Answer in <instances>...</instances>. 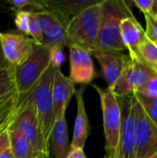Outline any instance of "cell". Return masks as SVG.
Segmentation results:
<instances>
[{"instance_id": "7c38bea8", "label": "cell", "mask_w": 157, "mask_h": 158, "mask_svg": "<svg viewBox=\"0 0 157 158\" xmlns=\"http://www.w3.org/2000/svg\"><path fill=\"white\" fill-rule=\"evenodd\" d=\"M93 56L102 68L108 89L113 90L130 61V56L118 52H95Z\"/></svg>"}, {"instance_id": "ab89813d", "label": "cell", "mask_w": 157, "mask_h": 158, "mask_svg": "<svg viewBox=\"0 0 157 158\" xmlns=\"http://www.w3.org/2000/svg\"><path fill=\"white\" fill-rule=\"evenodd\" d=\"M105 158H118L117 156H105Z\"/></svg>"}, {"instance_id": "30bf717a", "label": "cell", "mask_w": 157, "mask_h": 158, "mask_svg": "<svg viewBox=\"0 0 157 158\" xmlns=\"http://www.w3.org/2000/svg\"><path fill=\"white\" fill-rule=\"evenodd\" d=\"M136 148L135 96L131 94L125 105L118 158H134Z\"/></svg>"}, {"instance_id": "cb8c5ba5", "label": "cell", "mask_w": 157, "mask_h": 158, "mask_svg": "<svg viewBox=\"0 0 157 158\" xmlns=\"http://www.w3.org/2000/svg\"><path fill=\"white\" fill-rule=\"evenodd\" d=\"M34 17L36 18L43 32L47 31L58 19V15L49 11V10H44V11H39V12H32Z\"/></svg>"}, {"instance_id": "f35d334b", "label": "cell", "mask_w": 157, "mask_h": 158, "mask_svg": "<svg viewBox=\"0 0 157 158\" xmlns=\"http://www.w3.org/2000/svg\"><path fill=\"white\" fill-rule=\"evenodd\" d=\"M37 158H49V156H46L45 155H41V156H39Z\"/></svg>"}, {"instance_id": "8d00e7d4", "label": "cell", "mask_w": 157, "mask_h": 158, "mask_svg": "<svg viewBox=\"0 0 157 158\" xmlns=\"http://www.w3.org/2000/svg\"><path fill=\"white\" fill-rule=\"evenodd\" d=\"M154 70H155V72L157 74V64H155V65H154V66H150Z\"/></svg>"}, {"instance_id": "d4e9b609", "label": "cell", "mask_w": 157, "mask_h": 158, "mask_svg": "<svg viewBox=\"0 0 157 158\" xmlns=\"http://www.w3.org/2000/svg\"><path fill=\"white\" fill-rule=\"evenodd\" d=\"M30 18L31 12L19 11L15 16V25L17 29L22 33L29 36L30 34Z\"/></svg>"}, {"instance_id": "2e32d148", "label": "cell", "mask_w": 157, "mask_h": 158, "mask_svg": "<svg viewBox=\"0 0 157 158\" xmlns=\"http://www.w3.org/2000/svg\"><path fill=\"white\" fill-rule=\"evenodd\" d=\"M103 0H65V1H43L45 10L59 15L63 19L69 20L82 12L84 9L101 3Z\"/></svg>"}, {"instance_id": "4fadbf2b", "label": "cell", "mask_w": 157, "mask_h": 158, "mask_svg": "<svg viewBox=\"0 0 157 158\" xmlns=\"http://www.w3.org/2000/svg\"><path fill=\"white\" fill-rule=\"evenodd\" d=\"M75 83L63 74L60 69H56L53 84V102L56 119L66 114L71 97L76 94Z\"/></svg>"}, {"instance_id": "e0dca14e", "label": "cell", "mask_w": 157, "mask_h": 158, "mask_svg": "<svg viewBox=\"0 0 157 158\" xmlns=\"http://www.w3.org/2000/svg\"><path fill=\"white\" fill-rule=\"evenodd\" d=\"M51 144L55 158H67L70 149L66 114L56 119L51 134Z\"/></svg>"}, {"instance_id": "d590c367", "label": "cell", "mask_w": 157, "mask_h": 158, "mask_svg": "<svg viewBox=\"0 0 157 158\" xmlns=\"http://www.w3.org/2000/svg\"><path fill=\"white\" fill-rule=\"evenodd\" d=\"M151 14H152L153 16L157 17V0H155V2H154V6H153Z\"/></svg>"}, {"instance_id": "277c9868", "label": "cell", "mask_w": 157, "mask_h": 158, "mask_svg": "<svg viewBox=\"0 0 157 158\" xmlns=\"http://www.w3.org/2000/svg\"><path fill=\"white\" fill-rule=\"evenodd\" d=\"M93 88L99 94L104 132L105 137V153L106 156H113L118 157L120 133L122 128V109L117 95L112 90H104L99 86L93 84Z\"/></svg>"}, {"instance_id": "d6986e66", "label": "cell", "mask_w": 157, "mask_h": 158, "mask_svg": "<svg viewBox=\"0 0 157 158\" xmlns=\"http://www.w3.org/2000/svg\"><path fill=\"white\" fill-rule=\"evenodd\" d=\"M10 149L15 158H37L43 155L36 152L21 131L16 126L12 125L8 130Z\"/></svg>"}, {"instance_id": "ba28073f", "label": "cell", "mask_w": 157, "mask_h": 158, "mask_svg": "<svg viewBox=\"0 0 157 158\" xmlns=\"http://www.w3.org/2000/svg\"><path fill=\"white\" fill-rule=\"evenodd\" d=\"M31 92H30L24 99L21 105L20 111L13 125L19 128L23 136L27 139V141L31 143V145L36 152L49 156L44 148L43 139L38 124L34 106L31 101Z\"/></svg>"}, {"instance_id": "836d02e7", "label": "cell", "mask_w": 157, "mask_h": 158, "mask_svg": "<svg viewBox=\"0 0 157 158\" xmlns=\"http://www.w3.org/2000/svg\"><path fill=\"white\" fill-rule=\"evenodd\" d=\"M16 91H17V90H16ZM16 91H14V92H12V93H10V94H6V95H4V96L0 97V107L3 106H4V105L12 97V95L15 94Z\"/></svg>"}, {"instance_id": "74e56055", "label": "cell", "mask_w": 157, "mask_h": 158, "mask_svg": "<svg viewBox=\"0 0 157 158\" xmlns=\"http://www.w3.org/2000/svg\"><path fill=\"white\" fill-rule=\"evenodd\" d=\"M147 158H157V151L155 153V154H153L152 156H150L149 157H147Z\"/></svg>"}, {"instance_id": "f1b7e54d", "label": "cell", "mask_w": 157, "mask_h": 158, "mask_svg": "<svg viewBox=\"0 0 157 158\" xmlns=\"http://www.w3.org/2000/svg\"><path fill=\"white\" fill-rule=\"evenodd\" d=\"M50 58L51 63L57 69H60L61 65L65 61V54L62 47H51L50 48Z\"/></svg>"}, {"instance_id": "3957f363", "label": "cell", "mask_w": 157, "mask_h": 158, "mask_svg": "<svg viewBox=\"0 0 157 158\" xmlns=\"http://www.w3.org/2000/svg\"><path fill=\"white\" fill-rule=\"evenodd\" d=\"M101 3L84 9L69 20L67 34L70 45H77L90 54L96 52L101 25Z\"/></svg>"}, {"instance_id": "5b68a950", "label": "cell", "mask_w": 157, "mask_h": 158, "mask_svg": "<svg viewBox=\"0 0 157 158\" xmlns=\"http://www.w3.org/2000/svg\"><path fill=\"white\" fill-rule=\"evenodd\" d=\"M50 65V48L37 44L29 58L15 68L17 92L19 94L31 92Z\"/></svg>"}, {"instance_id": "1f68e13d", "label": "cell", "mask_w": 157, "mask_h": 158, "mask_svg": "<svg viewBox=\"0 0 157 158\" xmlns=\"http://www.w3.org/2000/svg\"><path fill=\"white\" fill-rule=\"evenodd\" d=\"M67 158H86V156L83 151V148L77 147L69 149Z\"/></svg>"}, {"instance_id": "ac0fdd59", "label": "cell", "mask_w": 157, "mask_h": 158, "mask_svg": "<svg viewBox=\"0 0 157 158\" xmlns=\"http://www.w3.org/2000/svg\"><path fill=\"white\" fill-rule=\"evenodd\" d=\"M27 94H19L17 91L12 97L0 107V137L8 131L10 127L14 124L19 111L21 105Z\"/></svg>"}, {"instance_id": "8992f818", "label": "cell", "mask_w": 157, "mask_h": 158, "mask_svg": "<svg viewBox=\"0 0 157 158\" xmlns=\"http://www.w3.org/2000/svg\"><path fill=\"white\" fill-rule=\"evenodd\" d=\"M155 75V70L142 59L130 58L124 73L112 91L118 98L130 96Z\"/></svg>"}, {"instance_id": "44dd1931", "label": "cell", "mask_w": 157, "mask_h": 158, "mask_svg": "<svg viewBox=\"0 0 157 158\" xmlns=\"http://www.w3.org/2000/svg\"><path fill=\"white\" fill-rule=\"evenodd\" d=\"M139 56L149 66L157 64V42L146 36L139 48Z\"/></svg>"}, {"instance_id": "e575fe53", "label": "cell", "mask_w": 157, "mask_h": 158, "mask_svg": "<svg viewBox=\"0 0 157 158\" xmlns=\"http://www.w3.org/2000/svg\"><path fill=\"white\" fill-rule=\"evenodd\" d=\"M0 158H15L13 154H12V151L10 149V147L8 149H6L1 156H0Z\"/></svg>"}, {"instance_id": "8fae6325", "label": "cell", "mask_w": 157, "mask_h": 158, "mask_svg": "<svg viewBox=\"0 0 157 158\" xmlns=\"http://www.w3.org/2000/svg\"><path fill=\"white\" fill-rule=\"evenodd\" d=\"M68 48L70 62L69 79L75 84H90L96 76L91 54L77 45L72 44Z\"/></svg>"}, {"instance_id": "5bb4252c", "label": "cell", "mask_w": 157, "mask_h": 158, "mask_svg": "<svg viewBox=\"0 0 157 158\" xmlns=\"http://www.w3.org/2000/svg\"><path fill=\"white\" fill-rule=\"evenodd\" d=\"M119 29L123 44L129 51L130 58L141 59L139 56V48L146 37L145 30L143 29L133 15L124 18L120 22Z\"/></svg>"}, {"instance_id": "52a82bcc", "label": "cell", "mask_w": 157, "mask_h": 158, "mask_svg": "<svg viewBox=\"0 0 157 158\" xmlns=\"http://www.w3.org/2000/svg\"><path fill=\"white\" fill-rule=\"evenodd\" d=\"M135 114L136 148L134 158H147L157 151V127L145 113L136 96Z\"/></svg>"}, {"instance_id": "9c48e42d", "label": "cell", "mask_w": 157, "mask_h": 158, "mask_svg": "<svg viewBox=\"0 0 157 158\" xmlns=\"http://www.w3.org/2000/svg\"><path fill=\"white\" fill-rule=\"evenodd\" d=\"M0 44L5 57L15 68L27 60L37 45L28 35L15 32H0Z\"/></svg>"}, {"instance_id": "484cf974", "label": "cell", "mask_w": 157, "mask_h": 158, "mask_svg": "<svg viewBox=\"0 0 157 158\" xmlns=\"http://www.w3.org/2000/svg\"><path fill=\"white\" fill-rule=\"evenodd\" d=\"M135 93L145 97H157V75L148 80L147 82L143 84L140 89H138Z\"/></svg>"}, {"instance_id": "7a4b0ae2", "label": "cell", "mask_w": 157, "mask_h": 158, "mask_svg": "<svg viewBox=\"0 0 157 158\" xmlns=\"http://www.w3.org/2000/svg\"><path fill=\"white\" fill-rule=\"evenodd\" d=\"M56 69L57 68L53 66L51 63L47 70L31 93L38 124L43 135L44 148L48 155L49 145L51 143V134L56 122L53 102V84Z\"/></svg>"}, {"instance_id": "f546056e", "label": "cell", "mask_w": 157, "mask_h": 158, "mask_svg": "<svg viewBox=\"0 0 157 158\" xmlns=\"http://www.w3.org/2000/svg\"><path fill=\"white\" fill-rule=\"evenodd\" d=\"M155 0H134L133 4L143 11V14H151Z\"/></svg>"}, {"instance_id": "ffe728a7", "label": "cell", "mask_w": 157, "mask_h": 158, "mask_svg": "<svg viewBox=\"0 0 157 158\" xmlns=\"http://www.w3.org/2000/svg\"><path fill=\"white\" fill-rule=\"evenodd\" d=\"M68 22L63 19L59 15L56 21L43 32V43L41 45L51 47H62L69 46V40L67 34V26Z\"/></svg>"}, {"instance_id": "6da1fadb", "label": "cell", "mask_w": 157, "mask_h": 158, "mask_svg": "<svg viewBox=\"0 0 157 158\" xmlns=\"http://www.w3.org/2000/svg\"><path fill=\"white\" fill-rule=\"evenodd\" d=\"M132 16L130 7L125 1L104 0L101 3V25L96 52H118L126 49L121 35L120 22Z\"/></svg>"}, {"instance_id": "83f0119b", "label": "cell", "mask_w": 157, "mask_h": 158, "mask_svg": "<svg viewBox=\"0 0 157 158\" xmlns=\"http://www.w3.org/2000/svg\"><path fill=\"white\" fill-rule=\"evenodd\" d=\"M145 21H146V36L157 42V17L153 16L152 14H144Z\"/></svg>"}, {"instance_id": "7402d4cb", "label": "cell", "mask_w": 157, "mask_h": 158, "mask_svg": "<svg viewBox=\"0 0 157 158\" xmlns=\"http://www.w3.org/2000/svg\"><path fill=\"white\" fill-rule=\"evenodd\" d=\"M15 81V67L10 66L8 68L0 70V97L6 95L16 91Z\"/></svg>"}, {"instance_id": "9a60e30c", "label": "cell", "mask_w": 157, "mask_h": 158, "mask_svg": "<svg viewBox=\"0 0 157 158\" xmlns=\"http://www.w3.org/2000/svg\"><path fill=\"white\" fill-rule=\"evenodd\" d=\"M77 100V115L74 122L73 137L70 143L71 148H83L89 135V120L85 109L83 99V88H80L76 94Z\"/></svg>"}, {"instance_id": "4316f807", "label": "cell", "mask_w": 157, "mask_h": 158, "mask_svg": "<svg viewBox=\"0 0 157 158\" xmlns=\"http://www.w3.org/2000/svg\"><path fill=\"white\" fill-rule=\"evenodd\" d=\"M29 36L31 37V39L39 45L42 44L43 43V32L34 17L33 13L31 12V18H30V34Z\"/></svg>"}, {"instance_id": "603a6c76", "label": "cell", "mask_w": 157, "mask_h": 158, "mask_svg": "<svg viewBox=\"0 0 157 158\" xmlns=\"http://www.w3.org/2000/svg\"><path fill=\"white\" fill-rule=\"evenodd\" d=\"M133 94L136 96L139 103L142 105L145 113L148 115V117L151 118V120L157 127V97H155V98L145 97L136 93H134Z\"/></svg>"}, {"instance_id": "4dcf8cb0", "label": "cell", "mask_w": 157, "mask_h": 158, "mask_svg": "<svg viewBox=\"0 0 157 158\" xmlns=\"http://www.w3.org/2000/svg\"><path fill=\"white\" fill-rule=\"evenodd\" d=\"M9 147H10V143H9V136L7 131L0 137V156Z\"/></svg>"}, {"instance_id": "d6a6232c", "label": "cell", "mask_w": 157, "mask_h": 158, "mask_svg": "<svg viewBox=\"0 0 157 158\" xmlns=\"http://www.w3.org/2000/svg\"><path fill=\"white\" fill-rule=\"evenodd\" d=\"M11 65L8 63V61L6 60V58L4 56V53H3V50H2V47H1V44H0V70L3 69L8 68Z\"/></svg>"}]
</instances>
